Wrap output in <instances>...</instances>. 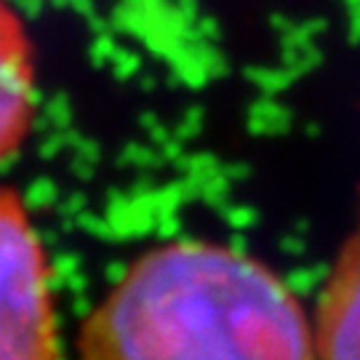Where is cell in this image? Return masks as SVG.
Listing matches in <instances>:
<instances>
[{
    "instance_id": "7a4b0ae2",
    "label": "cell",
    "mask_w": 360,
    "mask_h": 360,
    "mask_svg": "<svg viewBox=\"0 0 360 360\" xmlns=\"http://www.w3.org/2000/svg\"><path fill=\"white\" fill-rule=\"evenodd\" d=\"M51 264L22 195L0 187V360H59Z\"/></svg>"
},
{
    "instance_id": "277c9868",
    "label": "cell",
    "mask_w": 360,
    "mask_h": 360,
    "mask_svg": "<svg viewBox=\"0 0 360 360\" xmlns=\"http://www.w3.org/2000/svg\"><path fill=\"white\" fill-rule=\"evenodd\" d=\"M315 349L318 360H360V219L323 285Z\"/></svg>"
},
{
    "instance_id": "3957f363",
    "label": "cell",
    "mask_w": 360,
    "mask_h": 360,
    "mask_svg": "<svg viewBox=\"0 0 360 360\" xmlns=\"http://www.w3.org/2000/svg\"><path fill=\"white\" fill-rule=\"evenodd\" d=\"M38 107L35 49L22 13L0 0V163L30 136Z\"/></svg>"
},
{
    "instance_id": "6da1fadb",
    "label": "cell",
    "mask_w": 360,
    "mask_h": 360,
    "mask_svg": "<svg viewBox=\"0 0 360 360\" xmlns=\"http://www.w3.org/2000/svg\"><path fill=\"white\" fill-rule=\"evenodd\" d=\"M77 360H318L302 302L238 248L171 240L131 262L91 309Z\"/></svg>"
}]
</instances>
